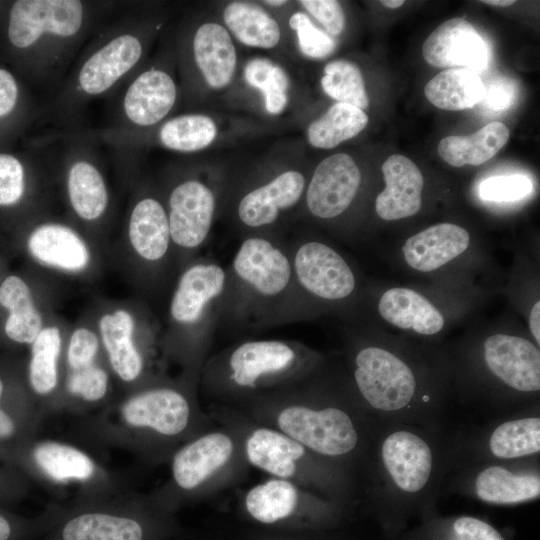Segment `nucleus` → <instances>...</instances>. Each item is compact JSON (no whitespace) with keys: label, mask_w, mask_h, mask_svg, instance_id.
Here are the masks:
<instances>
[{"label":"nucleus","mask_w":540,"mask_h":540,"mask_svg":"<svg viewBox=\"0 0 540 540\" xmlns=\"http://www.w3.org/2000/svg\"><path fill=\"white\" fill-rule=\"evenodd\" d=\"M352 377L363 401L383 419L416 420L431 399L419 367L383 341H366L356 348Z\"/></svg>","instance_id":"obj_1"},{"label":"nucleus","mask_w":540,"mask_h":540,"mask_svg":"<svg viewBox=\"0 0 540 540\" xmlns=\"http://www.w3.org/2000/svg\"><path fill=\"white\" fill-rule=\"evenodd\" d=\"M376 463L384 495L400 503L423 497L438 471L432 440L407 424L383 430L377 442Z\"/></svg>","instance_id":"obj_2"},{"label":"nucleus","mask_w":540,"mask_h":540,"mask_svg":"<svg viewBox=\"0 0 540 540\" xmlns=\"http://www.w3.org/2000/svg\"><path fill=\"white\" fill-rule=\"evenodd\" d=\"M229 277L246 301L262 309L283 305L294 298V293L301 295L289 252L262 235H251L242 241L232 260Z\"/></svg>","instance_id":"obj_3"},{"label":"nucleus","mask_w":540,"mask_h":540,"mask_svg":"<svg viewBox=\"0 0 540 540\" xmlns=\"http://www.w3.org/2000/svg\"><path fill=\"white\" fill-rule=\"evenodd\" d=\"M289 255L296 285L306 299L321 305H339L356 295V272L332 245L317 239L304 240L294 245Z\"/></svg>","instance_id":"obj_4"},{"label":"nucleus","mask_w":540,"mask_h":540,"mask_svg":"<svg viewBox=\"0 0 540 540\" xmlns=\"http://www.w3.org/2000/svg\"><path fill=\"white\" fill-rule=\"evenodd\" d=\"M477 363L494 386L515 395L540 391V349L530 338L497 331L485 336L477 347Z\"/></svg>","instance_id":"obj_5"},{"label":"nucleus","mask_w":540,"mask_h":540,"mask_svg":"<svg viewBox=\"0 0 540 540\" xmlns=\"http://www.w3.org/2000/svg\"><path fill=\"white\" fill-rule=\"evenodd\" d=\"M277 424L281 432L304 448L326 457L348 455L360 442L354 420L336 406H289L280 411Z\"/></svg>","instance_id":"obj_6"},{"label":"nucleus","mask_w":540,"mask_h":540,"mask_svg":"<svg viewBox=\"0 0 540 540\" xmlns=\"http://www.w3.org/2000/svg\"><path fill=\"white\" fill-rule=\"evenodd\" d=\"M229 275L215 262H197L180 275L171 297L169 314L180 327H199L222 301Z\"/></svg>","instance_id":"obj_7"},{"label":"nucleus","mask_w":540,"mask_h":540,"mask_svg":"<svg viewBox=\"0 0 540 540\" xmlns=\"http://www.w3.org/2000/svg\"><path fill=\"white\" fill-rule=\"evenodd\" d=\"M362 175L354 159L337 153L323 159L315 168L305 189L309 213L320 220H333L344 214L355 200Z\"/></svg>","instance_id":"obj_8"},{"label":"nucleus","mask_w":540,"mask_h":540,"mask_svg":"<svg viewBox=\"0 0 540 540\" xmlns=\"http://www.w3.org/2000/svg\"><path fill=\"white\" fill-rule=\"evenodd\" d=\"M83 6L76 0H19L10 11L8 36L18 48L35 43L44 32L68 37L81 27Z\"/></svg>","instance_id":"obj_9"},{"label":"nucleus","mask_w":540,"mask_h":540,"mask_svg":"<svg viewBox=\"0 0 540 540\" xmlns=\"http://www.w3.org/2000/svg\"><path fill=\"white\" fill-rule=\"evenodd\" d=\"M473 246L468 229L456 223L441 222L407 237L399 254L409 270L428 275L461 260Z\"/></svg>","instance_id":"obj_10"},{"label":"nucleus","mask_w":540,"mask_h":540,"mask_svg":"<svg viewBox=\"0 0 540 540\" xmlns=\"http://www.w3.org/2000/svg\"><path fill=\"white\" fill-rule=\"evenodd\" d=\"M376 312L389 326L422 338L439 336L449 324V315L438 301L409 286H392L381 291Z\"/></svg>","instance_id":"obj_11"},{"label":"nucleus","mask_w":540,"mask_h":540,"mask_svg":"<svg viewBox=\"0 0 540 540\" xmlns=\"http://www.w3.org/2000/svg\"><path fill=\"white\" fill-rule=\"evenodd\" d=\"M168 206L173 245L189 251L201 247L214 222L216 198L213 190L199 180H186L172 190Z\"/></svg>","instance_id":"obj_12"},{"label":"nucleus","mask_w":540,"mask_h":540,"mask_svg":"<svg viewBox=\"0 0 540 540\" xmlns=\"http://www.w3.org/2000/svg\"><path fill=\"white\" fill-rule=\"evenodd\" d=\"M425 61L438 68H464L480 73L489 63V48L475 27L463 18L439 25L424 41Z\"/></svg>","instance_id":"obj_13"},{"label":"nucleus","mask_w":540,"mask_h":540,"mask_svg":"<svg viewBox=\"0 0 540 540\" xmlns=\"http://www.w3.org/2000/svg\"><path fill=\"white\" fill-rule=\"evenodd\" d=\"M306 189L305 176L297 170L284 171L246 192L238 202L239 221L249 229H265L293 208Z\"/></svg>","instance_id":"obj_14"},{"label":"nucleus","mask_w":540,"mask_h":540,"mask_svg":"<svg viewBox=\"0 0 540 540\" xmlns=\"http://www.w3.org/2000/svg\"><path fill=\"white\" fill-rule=\"evenodd\" d=\"M384 189L376 196L374 209L384 221H399L416 215L423 204L424 177L418 166L400 154L382 164Z\"/></svg>","instance_id":"obj_15"},{"label":"nucleus","mask_w":540,"mask_h":540,"mask_svg":"<svg viewBox=\"0 0 540 540\" xmlns=\"http://www.w3.org/2000/svg\"><path fill=\"white\" fill-rule=\"evenodd\" d=\"M297 350L281 340H252L236 346L228 358L231 381L253 388L263 378L288 371L297 361Z\"/></svg>","instance_id":"obj_16"},{"label":"nucleus","mask_w":540,"mask_h":540,"mask_svg":"<svg viewBox=\"0 0 540 540\" xmlns=\"http://www.w3.org/2000/svg\"><path fill=\"white\" fill-rule=\"evenodd\" d=\"M30 255L41 265L65 273H80L91 263V252L84 239L72 228L46 223L28 237Z\"/></svg>","instance_id":"obj_17"},{"label":"nucleus","mask_w":540,"mask_h":540,"mask_svg":"<svg viewBox=\"0 0 540 540\" xmlns=\"http://www.w3.org/2000/svg\"><path fill=\"white\" fill-rule=\"evenodd\" d=\"M189 404L179 392L160 388L131 398L123 407L127 423L136 427H150L163 435L182 432L189 420Z\"/></svg>","instance_id":"obj_18"},{"label":"nucleus","mask_w":540,"mask_h":540,"mask_svg":"<svg viewBox=\"0 0 540 540\" xmlns=\"http://www.w3.org/2000/svg\"><path fill=\"white\" fill-rule=\"evenodd\" d=\"M470 486L472 494L482 502L513 505L539 498L540 476L537 470L490 464L475 472Z\"/></svg>","instance_id":"obj_19"},{"label":"nucleus","mask_w":540,"mask_h":540,"mask_svg":"<svg viewBox=\"0 0 540 540\" xmlns=\"http://www.w3.org/2000/svg\"><path fill=\"white\" fill-rule=\"evenodd\" d=\"M231 438L220 432L206 434L183 447L172 463L173 477L183 489H194L220 469L233 453Z\"/></svg>","instance_id":"obj_20"},{"label":"nucleus","mask_w":540,"mask_h":540,"mask_svg":"<svg viewBox=\"0 0 540 540\" xmlns=\"http://www.w3.org/2000/svg\"><path fill=\"white\" fill-rule=\"evenodd\" d=\"M142 46L133 35H121L95 52L79 73L81 89L96 95L110 88L140 59Z\"/></svg>","instance_id":"obj_21"},{"label":"nucleus","mask_w":540,"mask_h":540,"mask_svg":"<svg viewBox=\"0 0 540 540\" xmlns=\"http://www.w3.org/2000/svg\"><path fill=\"white\" fill-rule=\"evenodd\" d=\"M193 53L198 69L209 87L219 90L231 83L236 70L237 54L224 26L216 22L200 25L193 38Z\"/></svg>","instance_id":"obj_22"},{"label":"nucleus","mask_w":540,"mask_h":540,"mask_svg":"<svg viewBox=\"0 0 540 540\" xmlns=\"http://www.w3.org/2000/svg\"><path fill=\"white\" fill-rule=\"evenodd\" d=\"M176 100V86L169 74L151 69L140 74L129 86L124 98L127 117L140 126L161 121Z\"/></svg>","instance_id":"obj_23"},{"label":"nucleus","mask_w":540,"mask_h":540,"mask_svg":"<svg viewBox=\"0 0 540 540\" xmlns=\"http://www.w3.org/2000/svg\"><path fill=\"white\" fill-rule=\"evenodd\" d=\"M128 239L143 261L156 263L166 257L172 241L167 212L159 201L146 197L134 206L128 224Z\"/></svg>","instance_id":"obj_24"},{"label":"nucleus","mask_w":540,"mask_h":540,"mask_svg":"<svg viewBox=\"0 0 540 540\" xmlns=\"http://www.w3.org/2000/svg\"><path fill=\"white\" fill-rule=\"evenodd\" d=\"M100 337L111 366L124 381H133L141 373L143 362L134 343L135 320L126 309L103 314L98 322Z\"/></svg>","instance_id":"obj_25"},{"label":"nucleus","mask_w":540,"mask_h":540,"mask_svg":"<svg viewBox=\"0 0 540 540\" xmlns=\"http://www.w3.org/2000/svg\"><path fill=\"white\" fill-rule=\"evenodd\" d=\"M245 451L252 465L281 479L295 474L296 462L305 454L297 441L268 428L254 430L246 440Z\"/></svg>","instance_id":"obj_26"},{"label":"nucleus","mask_w":540,"mask_h":540,"mask_svg":"<svg viewBox=\"0 0 540 540\" xmlns=\"http://www.w3.org/2000/svg\"><path fill=\"white\" fill-rule=\"evenodd\" d=\"M509 136L508 127L495 121L470 135L444 137L438 144V153L453 167L478 166L495 156Z\"/></svg>","instance_id":"obj_27"},{"label":"nucleus","mask_w":540,"mask_h":540,"mask_svg":"<svg viewBox=\"0 0 540 540\" xmlns=\"http://www.w3.org/2000/svg\"><path fill=\"white\" fill-rule=\"evenodd\" d=\"M0 304L8 310L5 333L13 341L31 344L43 329V319L25 281L8 276L0 286Z\"/></svg>","instance_id":"obj_28"},{"label":"nucleus","mask_w":540,"mask_h":540,"mask_svg":"<svg viewBox=\"0 0 540 540\" xmlns=\"http://www.w3.org/2000/svg\"><path fill=\"white\" fill-rule=\"evenodd\" d=\"M424 94L437 108L458 111L480 103L485 95V84L472 70L450 68L434 76L426 84Z\"/></svg>","instance_id":"obj_29"},{"label":"nucleus","mask_w":540,"mask_h":540,"mask_svg":"<svg viewBox=\"0 0 540 540\" xmlns=\"http://www.w3.org/2000/svg\"><path fill=\"white\" fill-rule=\"evenodd\" d=\"M485 446L491 457L501 461L539 454L540 417L526 415L502 421L488 434Z\"/></svg>","instance_id":"obj_30"},{"label":"nucleus","mask_w":540,"mask_h":540,"mask_svg":"<svg viewBox=\"0 0 540 540\" xmlns=\"http://www.w3.org/2000/svg\"><path fill=\"white\" fill-rule=\"evenodd\" d=\"M224 23L242 44L261 49L275 47L281 37L276 20L261 7L234 1L223 11Z\"/></svg>","instance_id":"obj_31"},{"label":"nucleus","mask_w":540,"mask_h":540,"mask_svg":"<svg viewBox=\"0 0 540 540\" xmlns=\"http://www.w3.org/2000/svg\"><path fill=\"white\" fill-rule=\"evenodd\" d=\"M145 531L135 518L108 513H84L69 519L60 540H144Z\"/></svg>","instance_id":"obj_32"},{"label":"nucleus","mask_w":540,"mask_h":540,"mask_svg":"<svg viewBox=\"0 0 540 540\" xmlns=\"http://www.w3.org/2000/svg\"><path fill=\"white\" fill-rule=\"evenodd\" d=\"M367 114L350 104L337 102L307 129L310 145L332 149L358 135L368 124Z\"/></svg>","instance_id":"obj_33"},{"label":"nucleus","mask_w":540,"mask_h":540,"mask_svg":"<svg viewBox=\"0 0 540 540\" xmlns=\"http://www.w3.org/2000/svg\"><path fill=\"white\" fill-rule=\"evenodd\" d=\"M298 502V491L287 479L273 478L251 488L245 507L258 522L273 524L289 517Z\"/></svg>","instance_id":"obj_34"},{"label":"nucleus","mask_w":540,"mask_h":540,"mask_svg":"<svg viewBox=\"0 0 540 540\" xmlns=\"http://www.w3.org/2000/svg\"><path fill=\"white\" fill-rule=\"evenodd\" d=\"M68 195L75 213L82 219L93 221L106 210L108 193L100 172L90 163H75L68 174Z\"/></svg>","instance_id":"obj_35"},{"label":"nucleus","mask_w":540,"mask_h":540,"mask_svg":"<svg viewBox=\"0 0 540 540\" xmlns=\"http://www.w3.org/2000/svg\"><path fill=\"white\" fill-rule=\"evenodd\" d=\"M217 136L212 118L203 114L181 115L167 121L160 129L162 144L175 151L195 152L208 147Z\"/></svg>","instance_id":"obj_36"},{"label":"nucleus","mask_w":540,"mask_h":540,"mask_svg":"<svg viewBox=\"0 0 540 540\" xmlns=\"http://www.w3.org/2000/svg\"><path fill=\"white\" fill-rule=\"evenodd\" d=\"M61 350V333L57 326H46L31 343L29 379L39 394L51 392L57 384V361Z\"/></svg>","instance_id":"obj_37"},{"label":"nucleus","mask_w":540,"mask_h":540,"mask_svg":"<svg viewBox=\"0 0 540 540\" xmlns=\"http://www.w3.org/2000/svg\"><path fill=\"white\" fill-rule=\"evenodd\" d=\"M40 468L57 481L86 480L94 472L91 459L81 451L58 443H43L34 451Z\"/></svg>","instance_id":"obj_38"},{"label":"nucleus","mask_w":540,"mask_h":540,"mask_svg":"<svg viewBox=\"0 0 540 540\" xmlns=\"http://www.w3.org/2000/svg\"><path fill=\"white\" fill-rule=\"evenodd\" d=\"M323 91L340 103L350 104L361 110L368 108L369 97L359 67L344 59L329 62L321 79Z\"/></svg>","instance_id":"obj_39"},{"label":"nucleus","mask_w":540,"mask_h":540,"mask_svg":"<svg viewBox=\"0 0 540 540\" xmlns=\"http://www.w3.org/2000/svg\"><path fill=\"white\" fill-rule=\"evenodd\" d=\"M246 83L263 93L264 105L268 113L278 115L288 103L289 79L278 65L265 58H254L244 67Z\"/></svg>","instance_id":"obj_40"},{"label":"nucleus","mask_w":540,"mask_h":540,"mask_svg":"<svg viewBox=\"0 0 540 540\" xmlns=\"http://www.w3.org/2000/svg\"><path fill=\"white\" fill-rule=\"evenodd\" d=\"M417 537L418 540H506L493 525L469 515L430 523Z\"/></svg>","instance_id":"obj_41"},{"label":"nucleus","mask_w":540,"mask_h":540,"mask_svg":"<svg viewBox=\"0 0 540 540\" xmlns=\"http://www.w3.org/2000/svg\"><path fill=\"white\" fill-rule=\"evenodd\" d=\"M289 26L296 31L301 52L312 59H324L336 48V41L318 29L303 12H296L289 19Z\"/></svg>","instance_id":"obj_42"},{"label":"nucleus","mask_w":540,"mask_h":540,"mask_svg":"<svg viewBox=\"0 0 540 540\" xmlns=\"http://www.w3.org/2000/svg\"><path fill=\"white\" fill-rule=\"evenodd\" d=\"M532 189L530 179L521 174L493 176L479 185L481 199L490 202H513L526 197Z\"/></svg>","instance_id":"obj_43"},{"label":"nucleus","mask_w":540,"mask_h":540,"mask_svg":"<svg viewBox=\"0 0 540 540\" xmlns=\"http://www.w3.org/2000/svg\"><path fill=\"white\" fill-rule=\"evenodd\" d=\"M107 385V373L95 364L71 370L67 378L68 390L88 401L101 399L107 391Z\"/></svg>","instance_id":"obj_44"},{"label":"nucleus","mask_w":540,"mask_h":540,"mask_svg":"<svg viewBox=\"0 0 540 540\" xmlns=\"http://www.w3.org/2000/svg\"><path fill=\"white\" fill-rule=\"evenodd\" d=\"M24 192V170L12 155L0 154V206L15 204Z\"/></svg>","instance_id":"obj_45"},{"label":"nucleus","mask_w":540,"mask_h":540,"mask_svg":"<svg viewBox=\"0 0 540 540\" xmlns=\"http://www.w3.org/2000/svg\"><path fill=\"white\" fill-rule=\"evenodd\" d=\"M98 347V336L92 330L86 327L75 329L67 348V363L70 371L94 364Z\"/></svg>","instance_id":"obj_46"},{"label":"nucleus","mask_w":540,"mask_h":540,"mask_svg":"<svg viewBox=\"0 0 540 540\" xmlns=\"http://www.w3.org/2000/svg\"><path fill=\"white\" fill-rule=\"evenodd\" d=\"M299 3L325 28L330 36H338L345 27L342 6L335 0H302Z\"/></svg>","instance_id":"obj_47"},{"label":"nucleus","mask_w":540,"mask_h":540,"mask_svg":"<svg viewBox=\"0 0 540 540\" xmlns=\"http://www.w3.org/2000/svg\"><path fill=\"white\" fill-rule=\"evenodd\" d=\"M514 94L515 91L511 83L497 80L488 87L485 85V95L481 102L491 110H503L511 106Z\"/></svg>","instance_id":"obj_48"},{"label":"nucleus","mask_w":540,"mask_h":540,"mask_svg":"<svg viewBox=\"0 0 540 540\" xmlns=\"http://www.w3.org/2000/svg\"><path fill=\"white\" fill-rule=\"evenodd\" d=\"M18 88L14 77L0 68V117L9 114L17 101Z\"/></svg>","instance_id":"obj_49"},{"label":"nucleus","mask_w":540,"mask_h":540,"mask_svg":"<svg viewBox=\"0 0 540 540\" xmlns=\"http://www.w3.org/2000/svg\"><path fill=\"white\" fill-rule=\"evenodd\" d=\"M3 392V383L0 379V397ZM14 431V424L11 418L0 409V438L10 436Z\"/></svg>","instance_id":"obj_50"},{"label":"nucleus","mask_w":540,"mask_h":540,"mask_svg":"<svg viewBox=\"0 0 540 540\" xmlns=\"http://www.w3.org/2000/svg\"><path fill=\"white\" fill-rule=\"evenodd\" d=\"M12 535L10 522L0 515V540H9Z\"/></svg>","instance_id":"obj_51"},{"label":"nucleus","mask_w":540,"mask_h":540,"mask_svg":"<svg viewBox=\"0 0 540 540\" xmlns=\"http://www.w3.org/2000/svg\"><path fill=\"white\" fill-rule=\"evenodd\" d=\"M482 2L497 7H506L515 3L513 0H486Z\"/></svg>","instance_id":"obj_52"},{"label":"nucleus","mask_w":540,"mask_h":540,"mask_svg":"<svg viewBox=\"0 0 540 540\" xmlns=\"http://www.w3.org/2000/svg\"><path fill=\"white\" fill-rule=\"evenodd\" d=\"M381 4H383L385 7L395 9L399 8L404 4L403 0H383L381 1Z\"/></svg>","instance_id":"obj_53"},{"label":"nucleus","mask_w":540,"mask_h":540,"mask_svg":"<svg viewBox=\"0 0 540 540\" xmlns=\"http://www.w3.org/2000/svg\"><path fill=\"white\" fill-rule=\"evenodd\" d=\"M264 3L271 5V6H281L287 4V1L285 0H268L264 1Z\"/></svg>","instance_id":"obj_54"}]
</instances>
